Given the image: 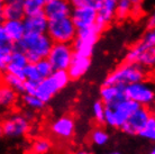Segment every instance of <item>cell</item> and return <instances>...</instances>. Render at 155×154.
<instances>
[{"label":"cell","mask_w":155,"mask_h":154,"mask_svg":"<svg viewBox=\"0 0 155 154\" xmlns=\"http://www.w3.org/2000/svg\"><path fill=\"white\" fill-rule=\"evenodd\" d=\"M54 42L45 34H26L23 39L16 44V47L27 55L31 63H36L47 59Z\"/></svg>","instance_id":"1"},{"label":"cell","mask_w":155,"mask_h":154,"mask_svg":"<svg viewBox=\"0 0 155 154\" xmlns=\"http://www.w3.org/2000/svg\"><path fill=\"white\" fill-rule=\"evenodd\" d=\"M146 74L147 70L140 64L125 61L107 75L104 85H118L126 87L135 82L144 81Z\"/></svg>","instance_id":"2"},{"label":"cell","mask_w":155,"mask_h":154,"mask_svg":"<svg viewBox=\"0 0 155 154\" xmlns=\"http://www.w3.org/2000/svg\"><path fill=\"white\" fill-rule=\"evenodd\" d=\"M70 80L71 78L68 71H64V70L54 71L50 77L44 78L43 80L39 81L35 95L41 98L44 102H48L51 99L54 98L56 93L60 92L69 85Z\"/></svg>","instance_id":"3"},{"label":"cell","mask_w":155,"mask_h":154,"mask_svg":"<svg viewBox=\"0 0 155 154\" xmlns=\"http://www.w3.org/2000/svg\"><path fill=\"white\" fill-rule=\"evenodd\" d=\"M140 107V104H137L136 101L129 98H125L124 100H121L119 104L115 105L113 107L106 106L105 124L109 127L120 129L128 118Z\"/></svg>","instance_id":"4"},{"label":"cell","mask_w":155,"mask_h":154,"mask_svg":"<svg viewBox=\"0 0 155 154\" xmlns=\"http://www.w3.org/2000/svg\"><path fill=\"white\" fill-rule=\"evenodd\" d=\"M78 34V28L74 25L71 16L52 19L48 23L47 35L54 43L72 44Z\"/></svg>","instance_id":"5"},{"label":"cell","mask_w":155,"mask_h":154,"mask_svg":"<svg viewBox=\"0 0 155 154\" xmlns=\"http://www.w3.org/2000/svg\"><path fill=\"white\" fill-rule=\"evenodd\" d=\"M31 129V120L25 114H12L6 117L1 124V135L6 139L24 137Z\"/></svg>","instance_id":"6"},{"label":"cell","mask_w":155,"mask_h":154,"mask_svg":"<svg viewBox=\"0 0 155 154\" xmlns=\"http://www.w3.org/2000/svg\"><path fill=\"white\" fill-rule=\"evenodd\" d=\"M100 29L98 26H94L92 28L88 29H80L78 31L77 37L73 41L72 45L74 49V53L77 55H82V56H88L91 58L93 52V47L99 39L100 35Z\"/></svg>","instance_id":"7"},{"label":"cell","mask_w":155,"mask_h":154,"mask_svg":"<svg viewBox=\"0 0 155 154\" xmlns=\"http://www.w3.org/2000/svg\"><path fill=\"white\" fill-rule=\"evenodd\" d=\"M74 55H75V53H74V49L72 44L54 43L52 49H51L48 56H47V60L51 62L54 71H58V70L68 71Z\"/></svg>","instance_id":"8"},{"label":"cell","mask_w":155,"mask_h":154,"mask_svg":"<svg viewBox=\"0 0 155 154\" xmlns=\"http://www.w3.org/2000/svg\"><path fill=\"white\" fill-rule=\"evenodd\" d=\"M125 95L127 98L136 101L140 106L150 107L155 101L154 87L146 81H140L125 87Z\"/></svg>","instance_id":"9"},{"label":"cell","mask_w":155,"mask_h":154,"mask_svg":"<svg viewBox=\"0 0 155 154\" xmlns=\"http://www.w3.org/2000/svg\"><path fill=\"white\" fill-rule=\"evenodd\" d=\"M152 115H153V112L150 109V107L140 106L128 118L127 122L124 124V126L120 129L123 131V133L127 135H138L140 133V131L144 128V126L146 125L148 119L151 118Z\"/></svg>","instance_id":"10"},{"label":"cell","mask_w":155,"mask_h":154,"mask_svg":"<svg viewBox=\"0 0 155 154\" xmlns=\"http://www.w3.org/2000/svg\"><path fill=\"white\" fill-rule=\"evenodd\" d=\"M71 18L73 20L74 25L80 29H88L97 26L98 12L96 8L90 7H79L73 8L71 12Z\"/></svg>","instance_id":"11"},{"label":"cell","mask_w":155,"mask_h":154,"mask_svg":"<svg viewBox=\"0 0 155 154\" xmlns=\"http://www.w3.org/2000/svg\"><path fill=\"white\" fill-rule=\"evenodd\" d=\"M126 61L138 63L146 70H155V47L147 50H138L132 45L127 51Z\"/></svg>","instance_id":"12"},{"label":"cell","mask_w":155,"mask_h":154,"mask_svg":"<svg viewBox=\"0 0 155 154\" xmlns=\"http://www.w3.org/2000/svg\"><path fill=\"white\" fill-rule=\"evenodd\" d=\"M75 122L71 116H61L51 124V133L56 139H70L74 135Z\"/></svg>","instance_id":"13"},{"label":"cell","mask_w":155,"mask_h":154,"mask_svg":"<svg viewBox=\"0 0 155 154\" xmlns=\"http://www.w3.org/2000/svg\"><path fill=\"white\" fill-rule=\"evenodd\" d=\"M117 1L118 0H102L98 7L97 26L100 31H104L117 16Z\"/></svg>","instance_id":"14"},{"label":"cell","mask_w":155,"mask_h":154,"mask_svg":"<svg viewBox=\"0 0 155 154\" xmlns=\"http://www.w3.org/2000/svg\"><path fill=\"white\" fill-rule=\"evenodd\" d=\"M127 98L125 95V87L118 85H102L100 89V100L107 106L113 107Z\"/></svg>","instance_id":"15"},{"label":"cell","mask_w":155,"mask_h":154,"mask_svg":"<svg viewBox=\"0 0 155 154\" xmlns=\"http://www.w3.org/2000/svg\"><path fill=\"white\" fill-rule=\"evenodd\" d=\"M72 5L69 0H51L46 2L44 8V15L50 20L68 17L72 12Z\"/></svg>","instance_id":"16"},{"label":"cell","mask_w":155,"mask_h":154,"mask_svg":"<svg viewBox=\"0 0 155 154\" xmlns=\"http://www.w3.org/2000/svg\"><path fill=\"white\" fill-rule=\"evenodd\" d=\"M25 16L24 0H5L4 2H1V22L6 19H24Z\"/></svg>","instance_id":"17"},{"label":"cell","mask_w":155,"mask_h":154,"mask_svg":"<svg viewBox=\"0 0 155 154\" xmlns=\"http://www.w3.org/2000/svg\"><path fill=\"white\" fill-rule=\"evenodd\" d=\"M23 22L26 34H45L47 33L50 19L42 12L37 15L25 16Z\"/></svg>","instance_id":"18"},{"label":"cell","mask_w":155,"mask_h":154,"mask_svg":"<svg viewBox=\"0 0 155 154\" xmlns=\"http://www.w3.org/2000/svg\"><path fill=\"white\" fill-rule=\"evenodd\" d=\"M0 32L5 33L16 44L20 42L26 35L23 19H6L1 22Z\"/></svg>","instance_id":"19"},{"label":"cell","mask_w":155,"mask_h":154,"mask_svg":"<svg viewBox=\"0 0 155 154\" xmlns=\"http://www.w3.org/2000/svg\"><path fill=\"white\" fill-rule=\"evenodd\" d=\"M28 63H31V62L28 60L27 55L24 53L23 51H20L19 49L16 47L15 51L12 54V58H10V61H9L7 68H6V71L16 74V75H18V77H20L21 79L26 81L24 71H25V68L28 65Z\"/></svg>","instance_id":"20"},{"label":"cell","mask_w":155,"mask_h":154,"mask_svg":"<svg viewBox=\"0 0 155 154\" xmlns=\"http://www.w3.org/2000/svg\"><path fill=\"white\" fill-rule=\"evenodd\" d=\"M90 65H91L90 58L75 54L69 69H68V73L70 75L71 80H78L81 77H83L88 72Z\"/></svg>","instance_id":"21"},{"label":"cell","mask_w":155,"mask_h":154,"mask_svg":"<svg viewBox=\"0 0 155 154\" xmlns=\"http://www.w3.org/2000/svg\"><path fill=\"white\" fill-rule=\"evenodd\" d=\"M16 49V43H14L7 35L0 32V69L2 72L6 71L8 63L10 61L12 52Z\"/></svg>","instance_id":"22"},{"label":"cell","mask_w":155,"mask_h":154,"mask_svg":"<svg viewBox=\"0 0 155 154\" xmlns=\"http://www.w3.org/2000/svg\"><path fill=\"white\" fill-rule=\"evenodd\" d=\"M142 12V8L137 7L133 0H118L117 1L116 19L124 20L130 16H138Z\"/></svg>","instance_id":"23"},{"label":"cell","mask_w":155,"mask_h":154,"mask_svg":"<svg viewBox=\"0 0 155 154\" xmlns=\"http://www.w3.org/2000/svg\"><path fill=\"white\" fill-rule=\"evenodd\" d=\"M18 91L15 89L10 88L9 85H6L2 83L0 89V105L5 109H10L15 107L18 100Z\"/></svg>","instance_id":"24"},{"label":"cell","mask_w":155,"mask_h":154,"mask_svg":"<svg viewBox=\"0 0 155 154\" xmlns=\"http://www.w3.org/2000/svg\"><path fill=\"white\" fill-rule=\"evenodd\" d=\"M2 83L15 89L19 93H25V80L10 72H2Z\"/></svg>","instance_id":"25"},{"label":"cell","mask_w":155,"mask_h":154,"mask_svg":"<svg viewBox=\"0 0 155 154\" xmlns=\"http://www.w3.org/2000/svg\"><path fill=\"white\" fill-rule=\"evenodd\" d=\"M134 46L137 47L138 50H147L155 47V28L150 27L147 31L143 34L137 42L134 44Z\"/></svg>","instance_id":"26"},{"label":"cell","mask_w":155,"mask_h":154,"mask_svg":"<svg viewBox=\"0 0 155 154\" xmlns=\"http://www.w3.org/2000/svg\"><path fill=\"white\" fill-rule=\"evenodd\" d=\"M21 101H23V105L27 109H31L34 112L35 110H42L43 108L45 107V104H46L36 95H31V93H23Z\"/></svg>","instance_id":"27"},{"label":"cell","mask_w":155,"mask_h":154,"mask_svg":"<svg viewBox=\"0 0 155 154\" xmlns=\"http://www.w3.org/2000/svg\"><path fill=\"white\" fill-rule=\"evenodd\" d=\"M52 149V143L47 139H36L31 142L28 152L31 154H47Z\"/></svg>","instance_id":"28"},{"label":"cell","mask_w":155,"mask_h":154,"mask_svg":"<svg viewBox=\"0 0 155 154\" xmlns=\"http://www.w3.org/2000/svg\"><path fill=\"white\" fill-rule=\"evenodd\" d=\"M46 1L45 0H24V9L26 16L37 15L44 12Z\"/></svg>","instance_id":"29"},{"label":"cell","mask_w":155,"mask_h":154,"mask_svg":"<svg viewBox=\"0 0 155 154\" xmlns=\"http://www.w3.org/2000/svg\"><path fill=\"white\" fill-rule=\"evenodd\" d=\"M90 141L96 146H104L109 142L108 132L100 127L94 128L90 133Z\"/></svg>","instance_id":"30"},{"label":"cell","mask_w":155,"mask_h":154,"mask_svg":"<svg viewBox=\"0 0 155 154\" xmlns=\"http://www.w3.org/2000/svg\"><path fill=\"white\" fill-rule=\"evenodd\" d=\"M138 136L144 139H147L150 142H155V114L151 116V118L140 131Z\"/></svg>","instance_id":"31"},{"label":"cell","mask_w":155,"mask_h":154,"mask_svg":"<svg viewBox=\"0 0 155 154\" xmlns=\"http://www.w3.org/2000/svg\"><path fill=\"white\" fill-rule=\"evenodd\" d=\"M106 105L101 100L94 101L92 105V116L94 120L99 124H105Z\"/></svg>","instance_id":"32"},{"label":"cell","mask_w":155,"mask_h":154,"mask_svg":"<svg viewBox=\"0 0 155 154\" xmlns=\"http://www.w3.org/2000/svg\"><path fill=\"white\" fill-rule=\"evenodd\" d=\"M24 72H25V79H26V81H31V82L38 83L39 81L43 80L38 72V70L36 68L35 63H28V65L25 68Z\"/></svg>","instance_id":"33"},{"label":"cell","mask_w":155,"mask_h":154,"mask_svg":"<svg viewBox=\"0 0 155 154\" xmlns=\"http://www.w3.org/2000/svg\"><path fill=\"white\" fill-rule=\"evenodd\" d=\"M35 64H36L37 70H38L39 74H41V77H42V79L50 77L51 74L54 72L53 66H52L51 62L48 61L47 59H43V60H41V61L36 62Z\"/></svg>","instance_id":"34"},{"label":"cell","mask_w":155,"mask_h":154,"mask_svg":"<svg viewBox=\"0 0 155 154\" xmlns=\"http://www.w3.org/2000/svg\"><path fill=\"white\" fill-rule=\"evenodd\" d=\"M70 4L72 5L73 8H79V7H90V8H96L100 6L102 0H69Z\"/></svg>","instance_id":"35"},{"label":"cell","mask_w":155,"mask_h":154,"mask_svg":"<svg viewBox=\"0 0 155 154\" xmlns=\"http://www.w3.org/2000/svg\"><path fill=\"white\" fill-rule=\"evenodd\" d=\"M148 26L150 27H155V9L151 14L150 18H148Z\"/></svg>","instance_id":"36"},{"label":"cell","mask_w":155,"mask_h":154,"mask_svg":"<svg viewBox=\"0 0 155 154\" xmlns=\"http://www.w3.org/2000/svg\"><path fill=\"white\" fill-rule=\"evenodd\" d=\"M72 154H92V153H90V152H88V151H84V150H80V151L74 152V153H72Z\"/></svg>","instance_id":"37"},{"label":"cell","mask_w":155,"mask_h":154,"mask_svg":"<svg viewBox=\"0 0 155 154\" xmlns=\"http://www.w3.org/2000/svg\"><path fill=\"white\" fill-rule=\"evenodd\" d=\"M133 1H134V4H135L137 7L142 8V2H143V0H133Z\"/></svg>","instance_id":"38"},{"label":"cell","mask_w":155,"mask_h":154,"mask_svg":"<svg viewBox=\"0 0 155 154\" xmlns=\"http://www.w3.org/2000/svg\"><path fill=\"white\" fill-rule=\"evenodd\" d=\"M147 154H155V146L152 147V149L150 150V152H148Z\"/></svg>","instance_id":"39"},{"label":"cell","mask_w":155,"mask_h":154,"mask_svg":"<svg viewBox=\"0 0 155 154\" xmlns=\"http://www.w3.org/2000/svg\"><path fill=\"white\" fill-rule=\"evenodd\" d=\"M106 154H120V153L117 152V151H114V152H109V153H106Z\"/></svg>","instance_id":"40"},{"label":"cell","mask_w":155,"mask_h":154,"mask_svg":"<svg viewBox=\"0 0 155 154\" xmlns=\"http://www.w3.org/2000/svg\"><path fill=\"white\" fill-rule=\"evenodd\" d=\"M45 1H46V2H48V1H51V0H45Z\"/></svg>","instance_id":"41"},{"label":"cell","mask_w":155,"mask_h":154,"mask_svg":"<svg viewBox=\"0 0 155 154\" xmlns=\"http://www.w3.org/2000/svg\"><path fill=\"white\" fill-rule=\"evenodd\" d=\"M0 1H1V2H4V1H5V0H0Z\"/></svg>","instance_id":"42"},{"label":"cell","mask_w":155,"mask_h":154,"mask_svg":"<svg viewBox=\"0 0 155 154\" xmlns=\"http://www.w3.org/2000/svg\"><path fill=\"white\" fill-rule=\"evenodd\" d=\"M154 28H155V27H154Z\"/></svg>","instance_id":"43"}]
</instances>
